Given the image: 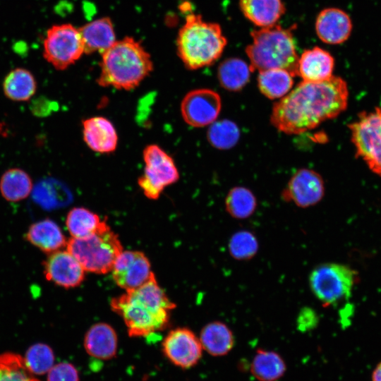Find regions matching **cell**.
<instances>
[{
  "mask_svg": "<svg viewBox=\"0 0 381 381\" xmlns=\"http://www.w3.org/2000/svg\"><path fill=\"white\" fill-rule=\"evenodd\" d=\"M349 90L341 78L303 80L272 107L270 121L278 131L301 134L339 116L347 107Z\"/></svg>",
  "mask_w": 381,
  "mask_h": 381,
  "instance_id": "cell-1",
  "label": "cell"
},
{
  "mask_svg": "<svg viewBox=\"0 0 381 381\" xmlns=\"http://www.w3.org/2000/svg\"><path fill=\"white\" fill-rule=\"evenodd\" d=\"M110 306L120 315L131 337H145L163 329L176 304L169 300L152 272L139 287L111 299Z\"/></svg>",
  "mask_w": 381,
  "mask_h": 381,
  "instance_id": "cell-2",
  "label": "cell"
},
{
  "mask_svg": "<svg viewBox=\"0 0 381 381\" xmlns=\"http://www.w3.org/2000/svg\"><path fill=\"white\" fill-rule=\"evenodd\" d=\"M102 54L97 83L102 87L130 90L152 72L151 56L140 42L131 37L116 40Z\"/></svg>",
  "mask_w": 381,
  "mask_h": 381,
  "instance_id": "cell-3",
  "label": "cell"
},
{
  "mask_svg": "<svg viewBox=\"0 0 381 381\" xmlns=\"http://www.w3.org/2000/svg\"><path fill=\"white\" fill-rule=\"evenodd\" d=\"M226 42L219 24L207 22L201 16L190 13L179 31L177 53L187 68L196 70L216 61Z\"/></svg>",
  "mask_w": 381,
  "mask_h": 381,
  "instance_id": "cell-4",
  "label": "cell"
},
{
  "mask_svg": "<svg viewBox=\"0 0 381 381\" xmlns=\"http://www.w3.org/2000/svg\"><path fill=\"white\" fill-rule=\"evenodd\" d=\"M246 53L253 72L280 68L298 75V56L291 28L279 25L260 28L251 32Z\"/></svg>",
  "mask_w": 381,
  "mask_h": 381,
  "instance_id": "cell-5",
  "label": "cell"
},
{
  "mask_svg": "<svg viewBox=\"0 0 381 381\" xmlns=\"http://www.w3.org/2000/svg\"><path fill=\"white\" fill-rule=\"evenodd\" d=\"M67 250L79 262L85 272L106 274L123 251L118 235L106 222L97 232L85 238H71Z\"/></svg>",
  "mask_w": 381,
  "mask_h": 381,
  "instance_id": "cell-6",
  "label": "cell"
},
{
  "mask_svg": "<svg viewBox=\"0 0 381 381\" xmlns=\"http://www.w3.org/2000/svg\"><path fill=\"white\" fill-rule=\"evenodd\" d=\"M356 272L347 265L327 262L315 267L309 277L315 296L327 306L348 299L356 282Z\"/></svg>",
  "mask_w": 381,
  "mask_h": 381,
  "instance_id": "cell-7",
  "label": "cell"
},
{
  "mask_svg": "<svg viewBox=\"0 0 381 381\" xmlns=\"http://www.w3.org/2000/svg\"><path fill=\"white\" fill-rule=\"evenodd\" d=\"M144 172L138 183L144 195L156 200L169 186L179 179V173L173 158L159 145L151 144L143 152Z\"/></svg>",
  "mask_w": 381,
  "mask_h": 381,
  "instance_id": "cell-8",
  "label": "cell"
},
{
  "mask_svg": "<svg viewBox=\"0 0 381 381\" xmlns=\"http://www.w3.org/2000/svg\"><path fill=\"white\" fill-rule=\"evenodd\" d=\"M349 126L357 157L381 176V108L360 114Z\"/></svg>",
  "mask_w": 381,
  "mask_h": 381,
  "instance_id": "cell-9",
  "label": "cell"
},
{
  "mask_svg": "<svg viewBox=\"0 0 381 381\" xmlns=\"http://www.w3.org/2000/svg\"><path fill=\"white\" fill-rule=\"evenodd\" d=\"M85 54L79 29L69 23L54 25L47 32L43 56L58 70H64Z\"/></svg>",
  "mask_w": 381,
  "mask_h": 381,
  "instance_id": "cell-10",
  "label": "cell"
},
{
  "mask_svg": "<svg viewBox=\"0 0 381 381\" xmlns=\"http://www.w3.org/2000/svg\"><path fill=\"white\" fill-rule=\"evenodd\" d=\"M222 108L219 95L210 89H196L188 92L181 104L185 122L193 127L211 125L217 119Z\"/></svg>",
  "mask_w": 381,
  "mask_h": 381,
  "instance_id": "cell-11",
  "label": "cell"
},
{
  "mask_svg": "<svg viewBox=\"0 0 381 381\" xmlns=\"http://www.w3.org/2000/svg\"><path fill=\"white\" fill-rule=\"evenodd\" d=\"M162 347L167 359L183 369L195 366L203 350L199 338L186 327L171 330L164 339Z\"/></svg>",
  "mask_w": 381,
  "mask_h": 381,
  "instance_id": "cell-12",
  "label": "cell"
},
{
  "mask_svg": "<svg viewBox=\"0 0 381 381\" xmlns=\"http://www.w3.org/2000/svg\"><path fill=\"white\" fill-rule=\"evenodd\" d=\"M325 186L321 176L314 170L301 169L290 179L282 198L306 208L318 204L323 198Z\"/></svg>",
  "mask_w": 381,
  "mask_h": 381,
  "instance_id": "cell-13",
  "label": "cell"
},
{
  "mask_svg": "<svg viewBox=\"0 0 381 381\" xmlns=\"http://www.w3.org/2000/svg\"><path fill=\"white\" fill-rule=\"evenodd\" d=\"M111 272L115 283L126 291L139 287L152 273L148 258L138 250H123L116 258Z\"/></svg>",
  "mask_w": 381,
  "mask_h": 381,
  "instance_id": "cell-14",
  "label": "cell"
},
{
  "mask_svg": "<svg viewBox=\"0 0 381 381\" xmlns=\"http://www.w3.org/2000/svg\"><path fill=\"white\" fill-rule=\"evenodd\" d=\"M43 267L45 278L65 289L77 287L85 279V270L67 250L50 253Z\"/></svg>",
  "mask_w": 381,
  "mask_h": 381,
  "instance_id": "cell-15",
  "label": "cell"
},
{
  "mask_svg": "<svg viewBox=\"0 0 381 381\" xmlns=\"http://www.w3.org/2000/svg\"><path fill=\"white\" fill-rule=\"evenodd\" d=\"M350 16L337 8H328L320 11L315 22L317 35L325 43L339 44L349 37L352 30Z\"/></svg>",
  "mask_w": 381,
  "mask_h": 381,
  "instance_id": "cell-16",
  "label": "cell"
},
{
  "mask_svg": "<svg viewBox=\"0 0 381 381\" xmlns=\"http://www.w3.org/2000/svg\"><path fill=\"white\" fill-rule=\"evenodd\" d=\"M82 126L84 141L92 150L104 154L116 150L118 135L109 119L103 116H93L83 120Z\"/></svg>",
  "mask_w": 381,
  "mask_h": 381,
  "instance_id": "cell-17",
  "label": "cell"
},
{
  "mask_svg": "<svg viewBox=\"0 0 381 381\" xmlns=\"http://www.w3.org/2000/svg\"><path fill=\"white\" fill-rule=\"evenodd\" d=\"M334 67V57L326 50L315 47L305 50L298 57V76L304 81H322L333 75Z\"/></svg>",
  "mask_w": 381,
  "mask_h": 381,
  "instance_id": "cell-18",
  "label": "cell"
},
{
  "mask_svg": "<svg viewBox=\"0 0 381 381\" xmlns=\"http://www.w3.org/2000/svg\"><path fill=\"white\" fill-rule=\"evenodd\" d=\"M84 347L86 352L94 358L102 360L113 358L118 349L116 332L107 323H96L87 331Z\"/></svg>",
  "mask_w": 381,
  "mask_h": 381,
  "instance_id": "cell-19",
  "label": "cell"
},
{
  "mask_svg": "<svg viewBox=\"0 0 381 381\" xmlns=\"http://www.w3.org/2000/svg\"><path fill=\"white\" fill-rule=\"evenodd\" d=\"M79 29L85 54H102L116 41V34L111 20L103 17L89 22Z\"/></svg>",
  "mask_w": 381,
  "mask_h": 381,
  "instance_id": "cell-20",
  "label": "cell"
},
{
  "mask_svg": "<svg viewBox=\"0 0 381 381\" xmlns=\"http://www.w3.org/2000/svg\"><path fill=\"white\" fill-rule=\"evenodd\" d=\"M25 238L30 243L48 254L59 250L67 243L60 226L50 219L32 224L25 234Z\"/></svg>",
  "mask_w": 381,
  "mask_h": 381,
  "instance_id": "cell-21",
  "label": "cell"
},
{
  "mask_svg": "<svg viewBox=\"0 0 381 381\" xmlns=\"http://www.w3.org/2000/svg\"><path fill=\"white\" fill-rule=\"evenodd\" d=\"M240 8L248 20L260 28L277 24L285 13L282 0H240Z\"/></svg>",
  "mask_w": 381,
  "mask_h": 381,
  "instance_id": "cell-22",
  "label": "cell"
},
{
  "mask_svg": "<svg viewBox=\"0 0 381 381\" xmlns=\"http://www.w3.org/2000/svg\"><path fill=\"white\" fill-rule=\"evenodd\" d=\"M199 339L202 349L212 356L226 355L235 343L232 330L220 321H213L205 325L200 331Z\"/></svg>",
  "mask_w": 381,
  "mask_h": 381,
  "instance_id": "cell-23",
  "label": "cell"
},
{
  "mask_svg": "<svg viewBox=\"0 0 381 381\" xmlns=\"http://www.w3.org/2000/svg\"><path fill=\"white\" fill-rule=\"evenodd\" d=\"M286 370L284 360L274 351L258 349L250 363V372L258 381H276Z\"/></svg>",
  "mask_w": 381,
  "mask_h": 381,
  "instance_id": "cell-24",
  "label": "cell"
},
{
  "mask_svg": "<svg viewBox=\"0 0 381 381\" xmlns=\"http://www.w3.org/2000/svg\"><path fill=\"white\" fill-rule=\"evenodd\" d=\"M37 82L32 73L23 68L11 71L3 82L5 95L16 102L29 100L35 93Z\"/></svg>",
  "mask_w": 381,
  "mask_h": 381,
  "instance_id": "cell-25",
  "label": "cell"
},
{
  "mask_svg": "<svg viewBox=\"0 0 381 381\" xmlns=\"http://www.w3.org/2000/svg\"><path fill=\"white\" fill-rule=\"evenodd\" d=\"M253 72L250 64L238 58H229L219 66L217 78L220 85L229 91H239L248 83Z\"/></svg>",
  "mask_w": 381,
  "mask_h": 381,
  "instance_id": "cell-26",
  "label": "cell"
},
{
  "mask_svg": "<svg viewBox=\"0 0 381 381\" xmlns=\"http://www.w3.org/2000/svg\"><path fill=\"white\" fill-rule=\"evenodd\" d=\"M294 76L286 70L272 68L259 71L258 85L261 93L269 99L282 98L289 92Z\"/></svg>",
  "mask_w": 381,
  "mask_h": 381,
  "instance_id": "cell-27",
  "label": "cell"
},
{
  "mask_svg": "<svg viewBox=\"0 0 381 381\" xmlns=\"http://www.w3.org/2000/svg\"><path fill=\"white\" fill-rule=\"evenodd\" d=\"M32 181L25 171L14 168L5 171L0 179V192L4 199L18 202L25 199L32 190Z\"/></svg>",
  "mask_w": 381,
  "mask_h": 381,
  "instance_id": "cell-28",
  "label": "cell"
},
{
  "mask_svg": "<svg viewBox=\"0 0 381 381\" xmlns=\"http://www.w3.org/2000/svg\"><path fill=\"white\" fill-rule=\"evenodd\" d=\"M99 216L90 210L77 207L71 209L66 217V225L72 238L87 237L97 232L105 223Z\"/></svg>",
  "mask_w": 381,
  "mask_h": 381,
  "instance_id": "cell-29",
  "label": "cell"
},
{
  "mask_svg": "<svg viewBox=\"0 0 381 381\" xmlns=\"http://www.w3.org/2000/svg\"><path fill=\"white\" fill-rule=\"evenodd\" d=\"M257 200L251 190L242 186L231 188L225 198L227 213L236 219H246L253 214Z\"/></svg>",
  "mask_w": 381,
  "mask_h": 381,
  "instance_id": "cell-30",
  "label": "cell"
},
{
  "mask_svg": "<svg viewBox=\"0 0 381 381\" xmlns=\"http://www.w3.org/2000/svg\"><path fill=\"white\" fill-rule=\"evenodd\" d=\"M0 381H40L26 366L19 354L5 352L0 354Z\"/></svg>",
  "mask_w": 381,
  "mask_h": 381,
  "instance_id": "cell-31",
  "label": "cell"
},
{
  "mask_svg": "<svg viewBox=\"0 0 381 381\" xmlns=\"http://www.w3.org/2000/svg\"><path fill=\"white\" fill-rule=\"evenodd\" d=\"M240 137L237 125L228 119L212 123L207 131L210 143L220 150H227L236 145Z\"/></svg>",
  "mask_w": 381,
  "mask_h": 381,
  "instance_id": "cell-32",
  "label": "cell"
},
{
  "mask_svg": "<svg viewBox=\"0 0 381 381\" xmlns=\"http://www.w3.org/2000/svg\"><path fill=\"white\" fill-rule=\"evenodd\" d=\"M230 255L238 261L253 258L259 250V242L255 235L248 230H240L230 237L228 243Z\"/></svg>",
  "mask_w": 381,
  "mask_h": 381,
  "instance_id": "cell-33",
  "label": "cell"
},
{
  "mask_svg": "<svg viewBox=\"0 0 381 381\" xmlns=\"http://www.w3.org/2000/svg\"><path fill=\"white\" fill-rule=\"evenodd\" d=\"M23 358L28 368L35 375L47 373L54 365L53 350L42 343L30 346Z\"/></svg>",
  "mask_w": 381,
  "mask_h": 381,
  "instance_id": "cell-34",
  "label": "cell"
},
{
  "mask_svg": "<svg viewBox=\"0 0 381 381\" xmlns=\"http://www.w3.org/2000/svg\"><path fill=\"white\" fill-rule=\"evenodd\" d=\"M47 373V381H79L76 368L67 362L54 365Z\"/></svg>",
  "mask_w": 381,
  "mask_h": 381,
  "instance_id": "cell-35",
  "label": "cell"
},
{
  "mask_svg": "<svg viewBox=\"0 0 381 381\" xmlns=\"http://www.w3.org/2000/svg\"><path fill=\"white\" fill-rule=\"evenodd\" d=\"M318 317L316 312L309 307H304L298 313L296 325L300 331L307 332L316 327Z\"/></svg>",
  "mask_w": 381,
  "mask_h": 381,
  "instance_id": "cell-36",
  "label": "cell"
},
{
  "mask_svg": "<svg viewBox=\"0 0 381 381\" xmlns=\"http://www.w3.org/2000/svg\"><path fill=\"white\" fill-rule=\"evenodd\" d=\"M373 381H381V362L379 363L373 371Z\"/></svg>",
  "mask_w": 381,
  "mask_h": 381,
  "instance_id": "cell-37",
  "label": "cell"
}]
</instances>
